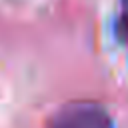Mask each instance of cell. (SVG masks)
Segmentation results:
<instances>
[{"label":"cell","instance_id":"7a4b0ae2","mask_svg":"<svg viewBox=\"0 0 128 128\" xmlns=\"http://www.w3.org/2000/svg\"><path fill=\"white\" fill-rule=\"evenodd\" d=\"M118 34L122 38L128 36V0H122V8L118 16Z\"/></svg>","mask_w":128,"mask_h":128},{"label":"cell","instance_id":"6da1fadb","mask_svg":"<svg viewBox=\"0 0 128 128\" xmlns=\"http://www.w3.org/2000/svg\"><path fill=\"white\" fill-rule=\"evenodd\" d=\"M46 128H114V122L100 102L72 100L52 112Z\"/></svg>","mask_w":128,"mask_h":128}]
</instances>
